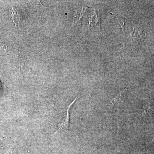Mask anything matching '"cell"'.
<instances>
[{"instance_id": "cell-3", "label": "cell", "mask_w": 154, "mask_h": 154, "mask_svg": "<svg viewBox=\"0 0 154 154\" xmlns=\"http://www.w3.org/2000/svg\"><path fill=\"white\" fill-rule=\"evenodd\" d=\"M150 109L151 106L149 103H147L145 105H143L142 110L143 116L145 117L148 116V114L149 113V110Z\"/></svg>"}, {"instance_id": "cell-4", "label": "cell", "mask_w": 154, "mask_h": 154, "mask_svg": "<svg viewBox=\"0 0 154 154\" xmlns=\"http://www.w3.org/2000/svg\"><path fill=\"white\" fill-rule=\"evenodd\" d=\"M1 85H2V84H1V81H0V87H1Z\"/></svg>"}, {"instance_id": "cell-2", "label": "cell", "mask_w": 154, "mask_h": 154, "mask_svg": "<svg viewBox=\"0 0 154 154\" xmlns=\"http://www.w3.org/2000/svg\"><path fill=\"white\" fill-rule=\"evenodd\" d=\"M127 91V89H125L124 90H122L119 92L118 94L116 95L115 97H114L112 100H110V102L108 104V106H107V108L108 109H110V108L113 107L114 106L116 103L120 99V98L122 96V94H124L125 91Z\"/></svg>"}, {"instance_id": "cell-1", "label": "cell", "mask_w": 154, "mask_h": 154, "mask_svg": "<svg viewBox=\"0 0 154 154\" xmlns=\"http://www.w3.org/2000/svg\"><path fill=\"white\" fill-rule=\"evenodd\" d=\"M77 99V97L67 107L66 117L65 119H64V120L60 124L58 125L57 131H62L68 129L70 122L69 109L73 104L76 101Z\"/></svg>"}]
</instances>
